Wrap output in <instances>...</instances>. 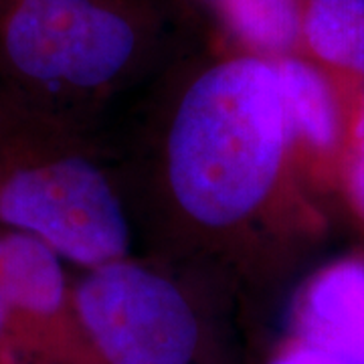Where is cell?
<instances>
[{"mask_svg":"<svg viewBox=\"0 0 364 364\" xmlns=\"http://www.w3.org/2000/svg\"><path fill=\"white\" fill-rule=\"evenodd\" d=\"M291 132L275 59L210 67L182 97L168 140V176L196 221L245 219L272 191Z\"/></svg>","mask_w":364,"mask_h":364,"instance_id":"cell-1","label":"cell"},{"mask_svg":"<svg viewBox=\"0 0 364 364\" xmlns=\"http://www.w3.org/2000/svg\"><path fill=\"white\" fill-rule=\"evenodd\" d=\"M0 223L35 235L67 261L124 259L130 231L105 176L87 160L43 154L0 102Z\"/></svg>","mask_w":364,"mask_h":364,"instance_id":"cell-2","label":"cell"},{"mask_svg":"<svg viewBox=\"0 0 364 364\" xmlns=\"http://www.w3.org/2000/svg\"><path fill=\"white\" fill-rule=\"evenodd\" d=\"M142 28L117 0H2L0 69L25 90H87L117 77Z\"/></svg>","mask_w":364,"mask_h":364,"instance_id":"cell-3","label":"cell"},{"mask_svg":"<svg viewBox=\"0 0 364 364\" xmlns=\"http://www.w3.org/2000/svg\"><path fill=\"white\" fill-rule=\"evenodd\" d=\"M83 330L107 364H191L198 322L166 277L119 259L93 267L75 289Z\"/></svg>","mask_w":364,"mask_h":364,"instance_id":"cell-4","label":"cell"},{"mask_svg":"<svg viewBox=\"0 0 364 364\" xmlns=\"http://www.w3.org/2000/svg\"><path fill=\"white\" fill-rule=\"evenodd\" d=\"M2 291L9 308L6 336L31 348L41 346L65 308L61 257L35 235L2 233Z\"/></svg>","mask_w":364,"mask_h":364,"instance_id":"cell-5","label":"cell"},{"mask_svg":"<svg viewBox=\"0 0 364 364\" xmlns=\"http://www.w3.org/2000/svg\"><path fill=\"white\" fill-rule=\"evenodd\" d=\"M296 338L364 364V263L344 261L318 273L296 310Z\"/></svg>","mask_w":364,"mask_h":364,"instance_id":"cell-6","label":"cell"},{"mask_svg":"<svg viewBox=\"0 0 364 364\" xmlns=\"http://www.w3.org/2000/svg\"><path fill=\"white\" fill-rule=\"evenodd\" d=\"M275 67L291 136L316 148H330L338 136V109L322 73L291 57H277Z\"/></svg>","mask_w":364,"mask_h":364,"instance_id":"cell-7","label":"cell"},{"mask_svg":"<svg viewBox=\"0 0 364 364\" xmlns=\"http://www.w3.org/2000/svg\"><path fill=\"white\" fill-rule=\"evenodd\" d=\"M301 41L328 65L364 73V0H304Z\"/></svg>","mask_w":364,"mask_h":364,"instance_id":"cell-8","label":"cell"},{"mask_svg":"<svg viewBox=\"0 0 364 364\" xmlns=\"http://www.w3.org/2000/svg\"><path fill=\"white\" fill-rule=\"evenodd\" d=\"M237 39L261 53L284 55L301 41L304 0H213Z\"/></svg>","mask_w":364,"mask_h":364,"instance_id":"cell-9","label":"cell"},{"mask_svg":"<svg viewBox=\"0 0 364 364\" xmlns=\"http://www.w3.org/2000/svg\"><path fill=\"white\" fill-rule=\"evenodd\" d=\"M272 364H352L334 352L320 348L316 344L296 338L279 352Z\"/></svg>","mask_w":364,"mask_h":364,"instance_id":"cell-10","label":"cell"},{"mask_svg":"<svg viewBox=\"0 0 364 364\" xmlns=\"http://www.w3.org/2000/svg\"><path fill=\"white\" fill-rule=\"evenodd\" d=\"M6 324H9V308L2 291V235H0V338L6 336Z\"/></svg>","mask_w":364,"mask_h":364,"instance_id":"cell-11","label":"cell"},{"mask_svg":"<svg viewBox=\"0 0 364 364\" xmlns=\"http://www.w3.org/2000/svg\"><path fill=\"white\" fill-rule=\"evenodd\" d=\"M354 195L364 208V160H360V164L356 166V172H354Z\"/></svg>","mask_w":364,"mask_h":364,"instance_id":"cell-12","label":"cell"},{"mask_svg":"<svg viewBox=\"0 0 364 364\" xmlns=\"http://www.w3.org/2000/svg\"><path fill=\"white\" fill-rule=\"evenodd\" d=\"M356 138H358V144H360V152H363V160H364V105H363L360 119H358V126H356Z\"/></svg>","mask_w":364,"mask_h":364,"instance_id":"cell-13","label":"cell"},{"mask_svg":"<svg viewBox=\"0 0 364 364\" xmlns=\"http://www.w3.org/2000/svg\"><path fill=\"white\" fill-rule=\"evenodd\" d=\"M0 2H2V0H0Z\"/></svg>","mask_w":364,"mask_h":364,"instance_id":"cell-14","label":"cell"}]
</instances>
